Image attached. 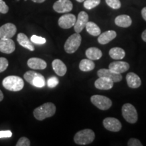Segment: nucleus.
<instances>
[{
	"label": "nucleus",
	"mask_w": 146,
	"mask_h": 146,
	"mask_svg": "<svg viewBox=\"0 0 146 146\" xmlns=\"http://www.w3.org/2000/svg\"><path fill=\"white\" fill-rule=\"evenodd\" d=\"M76 1H78V2H79V3H81V2H83L85 0H76Z\"/></svg>",
	"instance_id": "40"
},
{
	"label": "nucleus",
	"mask_w": 146,
	"mask_h": 146,
	"mask_svg": "<svg viewBox=\"0 0 146 146\" xmlns=\"http://www.w3.org/2000/svg\"><path fill=\"white\" fill-rule=\"evenodd\" d=\"M128 146H142L143 144L141 143V141L137 139L131 138L129 140L127 143Z\"/></svg>",
	"instance_id": "33"
},
{
	"label": "nucleus",
	"mask_w": 146,
	"mask_h": 146,
	"mask_svg": "<svg viewBox=\"0 0 146 146\" xmlns=\"http://www.w3.org/2000/svg\"><path fill=\"white\" fill-rule=\"evenodd\" d=\"M12 133L10 131H0V138L11 137Z\"/></svg>",
	"instance_id": "35"
},
{
	"label": "nucleus",
	"mask_w": 146,
	"mask_h": 146,
	"mask_svg": "<svg viewBox=\"0 0 146 146\" xmlns=\"http://www.w3.org/2000/svg\"><path fill=\"white\" fill-rule=\"evenodd\" d=\"M130 66L126 62L123 61H116L111 62L109 64V69L113 71L114 72L121 74V73L125 72L126 71L129 70Z\"/></svg>",
	"instance_id": "15"
},
{
	"label": "nucleus",
	"mask_w": 146,
	"mask_h": 146,
	"mask_svg": "<svg viewBox=\"0 0 146 146\" xmlns=\"http://www.w3.org/2000/svg\"><path fill=\"white\" fill-rule=\"evenodd\" d=\"M83 2V5L85 8L87 10H91L98 6L101 2V0H85Z\"/></svg>",
	"instance_id": "27"
},
{
	"label": "nucleus",
	"mask_w": 146,
	"mask_h": 146,
	"mask_svg": "<svg viewBox=\"0 0 146 146\" xmlns=\"http://www.w3.org/2000/svg\"><path fill=\"white\" fill-rule=\"evenodd\" d=\"M24 78L34 87L42 88L45 85V80L42 74L34 71H27L24 74Z\"/></svg>",
	"instance_id": "4"
},
{
	"label": "nucleus",
	"mask_w": 146,
	"mask_h": 146,
	"mask_svg": "<svg viewBox=\"0 0 146 146\" xmlns=\"http://www.w3.org/2000/svg\"><path fill=\"white\" fill-rule=\"evenodd\" d=\"M122 114L126 121L134 124L138 120V114L135 108L131 104H125L122 108Z\"/></svg>",
	"instance_id": "6"
},
{
	"label": "nucleus",
	"mask_w": 146,
	"mask_h": 146,
	"mask_svg": "<svg viewBox=\"0 0 146 146\" xmlns=\"http://www.w3.org/2000/svg\"><path fill=\"white\" fill-rule=\"evenodd\" d=\"M114 82L106 77H99L95 81V87L100 90H109L114 86Z\"/></svg>",
	"instance_id": "16"
},
{
	"label": "nucleus",
	"mask_w": 146,
	"mask_h": 146,
	"mask_svg": "<svg viewBox=\"0 0 146 146\" xmlns=\"http://www.w3.org/2000/svg\"><path fill=\"white\" fill-rule=\"evenodd\" d=\"M76 18L74 14H66L60 17L58 20V25L64 29H68L74 27L76 23Z\"/></svg>",
	"instance_id": "10"
},
{
	"label": "nucleus",
	"mask_w": 146,
	"mask_h": 146,
	"mask_svg": "<svg viewBox=\"0 0 146 146\" xmlns=\"http://www.w3.org/2000/svg\"><path fill=\"white\" fill-rule=\"evenodd\" d=\"M98 75L99 77H106L112 80L114 83H118L122 81L123 76L121 74L114 72L110 69L102 68L98 71Z\"/></svg>",
	"instance_id": "13"
},
{
	"label": "nucleus",
	"mask_w": 146,
	"mask_h": 146,
	"mask_svg": "<svg viewBox=\"0 0 146 146\" xmlns=\"http://www.w3.org/2000/svg\"><path fill=\"white\" fill-rule=\"evenodd\" d=\"M95 139V133L91 129H84L78 131L74 137V141L78 145H87Z\"/></svg>",
	"instance_id": "3"
},
{
	"label": "nucleus",
	"mask_w": 146,
	"mask_h": 146,
	"mask_svg": "<svg viewBox=\"0 0 146 146\" xmlns=\"http://www.w3.org/2000/svg\"><path fill=\"white\" fill-rule=\"evenodd\" d=\"M16 27L12 23H6L0 27V39H11L16 33Z\"/></svg>",
	"instance_id": "8"
},
{
	"label": "nucleus",
	"mask_w": 146,
	"mask_h": 146,
	"mask_svg": "<svg viewBox=\"0 0 146 146\" xmlns=\"http://www.w3.org/2000/svg\"><path fill=\"white\" fill-rule=\"evenodd\" d=\"M16 46L11 39H0V52L5 54H12L15 51Z\"/></svg>",
	"instance_id": "14"
},
{
	"label": "nucleus",
	"mask_w": 146,
	"mask_h": 146,
	"mask_svg": "<svg viewBox=\"0 0 146 146\" xmlns=\"http://www.w3.org/2000/svg\"><path fill=\"white\" fill-rule=\"evenodd\" d=\"M116 37V33L114 31H108L100 34L98 36V41L102 45H106L108 43Z\"/></svg>",
	"instance_id": "19"
},
{
	"label": "nucleus",
	"mask_w": 146,
	"mask_h": 146,
	"mask_svg": "<svg viewBox=\"0 0 146 146\" xmlns=\"http://www.w3.org/2000/svg\"><path fill=\"white\" fill-rule=\"evenodd\" d=\"M9 10L8 6L3 0H0V12L2 14L8 13Z\"/></svg>",
	"instance_id": "34"
},
{
	"label": "nucleus",
	"mask_w": 146,
	"mask_h": 146,
	"mask_svg": "<svg viewBox=\"0 0 146 146\" xmlns=\"http://www.w3.org/2000/svg\"><path fill=\"white\" fill-rule=\"evenodd\" d=\"M103 125L107 130L112 132H118L122 128V125L119 120L112 117L105 118L103 121Z\"/></svg>",
	"instance_id": "12"
},
{
	"label": "nucleus",
	"mask_w": 146,
	"mask_h": 146,
	"mask_svg": "<svg viewBox=\"0 0 146 146\" xmlns=\"http://www.w3.org/2000/svg\"><path fill=\"white\" fill-rule=\"evenodd\" d=\"M27 65L29 68L35 70H43L47 67L46 62L39 58H31L29 59Z\"/></svg>",
	"instance_id": "18"
},
{
	"label": "nucleus",
	"mask_w": 146,
	"mask_h": 146,
	"mask_svg": "<svg viewBox=\"0 0 146 146\" xmlns=\"http://www.w3.org/2000/svg\"><path fill=\"white\" fill-rule=\"evenodd\" d=\"M85 54L88 59L93 61L100 59L102 56V51L97 47H89L86 50Z\"/></svg>",
	"instance_id": "23"
},
{
	"label": "nucleus",
	"mask_w": 146,
	"mask_h": 146,
	"mask_svg": "<svg viewBox=\"0 0 146 146\" xmlns=\"http://www.w3.org/2000/svg\"><path fill=\"white\" fill-rule=\"evenodd\" d=\"M126 79H127L128 86L130 88L137 89L141 85V78L134 72L128 73L126 76Z\"/></svg>",
	"instance_id": "17"
},
{
	"label": "nucleus",
	"mask_w": 146,
	"mask_h": 146,
	"mask_svg": "<svg viewBox=\"0 0 146 146\" xmlns=\"http://www.w3.org/2000/svg\"><path fill=\"white\" fill-rule=\"evenodd\" d=\"M31 145V142L30 140L28 138L25 137H21L19 139L17 143H16V146H30Z\"/></svg>",
	"instance_id": "32"
},
{
	"label": "nucleus",
	"mask_w": 146,
	"mask_h": 146,
	"mask_svg": "<svg viewBox=\"0 0 146 146\" xmlns=\"http://www.w3.org/2000/svg\"><path fill=\"white\" fill-rule=\"evenodd\" d=\"M8 66V61L6 58H0V73L6 70Z\"/></svg>",
	"instance_id": "31"
},
{
	"label": "nucleus",
	"mask_w": 146,
	"mask_h": 146,
	"mask_svg": "<svg viewBox=\"0 0 146 146\" xmlns=\"http://www.w3.org/2000/svg\"><path fill=\"white\" fill-rule=\"evenodd\" d=\"M53 8L58 13H66L73 8V4L70 0H58L54 3Z\"/></svg>",
	"instance_id": "9"
},
{
	"label": "nucleus",
	"mask_w": 146,
	"mask_h": 146,
	"mask_svg": "<svg viewBox=\"0 0 146 146\" xmlns=\"http://www.w3.org/2000/svg\"><path fill=\"white\" fill-rule=\"evenodd\" d=\"M79 68L83 72H89L95 68V64L93 60L89 59H83L80 62Z\"/></svg>",
	"instance_id": "25"
},
{
	"label": "nucleus",
	"mask_w": 146,
	"mask_h": 146,
	"mask_svg": "<svg viewBox=\"0 0 146 146\" xmlns=\"http://www.w3.org/2000/svg\"><path fill=\"white\" fill-rule=\"evenodd\" d=\"M31 42H33V43H35V44H38V45H43L46 43V39H45V38L35 35H32L31 37Z\"/></svg>",
	"instance_id": "29"
},
{
	"label": "nucleus",
	"mask_w": 146,
	"mask_h": 146,
	"mask_svg": "<svg viewBox=\"0 0 146 146\" xmlns=\"http://www.w3.org/2000/svg\"><path fill=\"white\" fill-rule=\"evenodd\" d=\"M89 21V16L87 12L82 11L78 15L76 23L74 25V29L76 33H80L85 28L87 23Z\"/></svg>",
	"instance_id": "11"
},
{
	"label": "nucleus",
	"mask_w": 146,
	"mask_h": 146,
	"mask_svg": "<svg viewBox=\"0 0 146 146\" xmlns=\"http://www.w3.org/2000/svg\"><path fill=\"white\" fill-rule=\"evenodd\" d=\"M18 43L21 45L22 47H25L27 50L30 51H34L35 47L33 45L31 41L29 39L28 36L24 33H19L17 36Z\"/></svg>",
	"instance_id": "21"
},
{
	"label": "nucleus",
	"mask_w": 146,
	"mask_h": 146,
	"mask_svg": "<svg viewBox=\"0 0 146 146\" xmlns=\"http://www.w3.org/2000/svg\"><path fill=\"white\" fill-rule=\"evenodd\" d=\"M141 38H142V39H143L144 41L146 42V29H145V31H144L143 33H142Z\"/></svg>",
	"instance_id": "37"
},
{
	"label": "nucleus",
	"mask_w": 146,
	"mask_h": 146,
	"mask_svg": "<svg viewBox=\"0 0 146 146\" xmlns=\"http://www.w3.org/2000/svg\"><path fill=\"white\" fill-rule=\"evenodd\" d=\"M82 38L78 33L69 36L64 44V50L68 54H73L78 50L81 45Z\"/></svg>",
	"instance_id": "5"
},
{
	"label": "nucleus",
	"mask_w": 146,
	"mask_h": 146,
	"mask_svg": "<svg viewBox=\"0 0 146 146\" xmlns=\"http://www.w3.org/2000/svg\"><path fill=\"white\" fill-rule=\"evenodd\" d=\"M52 68L55 72L60 76H63L67 71L66 66L59 59H56L52 62Z\"/></svg>",
	"instance_id": "20"
},
{
	"label": "nucleus",
	"mask_w": 146,
	"mask_h": 146,
	"mask_svg": "<svg viewBox=\"0 0 146 146\" xmlns=\"http://www.w3.org/2000/svg\"><path fill=\"white\" fill-rule=\"evenodd\" d=\"M3 99V94L2 91L0 90V102H1Z\"/></svg>",
	"instance_id": "39"
},
{
	"label": "nucleus",
	"mask_w": 146,
	"mask_h": 146,
	"mask_svg": "<svg viewBox=\"0 0 146 146\" xmlns=\"http://www.w3.org/2000/svg\"><path fill=\"white\" fill-rule=\"evenodd\" d=\"M85 28H86L87 33L92 36H99L101 34V30H100V27L93 22L88 21L85 26Z\"/></svg>",
	"instance_id": "26"
},
{
	"label": "nucleus",
	"mask_w": 146,
	"mask_h": 146,
	"mask_svg": "<svg viewBox=\"0 0 146 146\" xmlns=\"http://www.w3.org/2000/svg\"><path fill=\"white\" fill-rule=\"evenodd\" d=\"M109 55L114 60H122L125 58V52L120 47H113L110 50Z\"/></svg>",
	"instance_id": "24"
},
{
	"label": "nucleus",
	"mask_w": 146,
	"mask_h": 146,
	"mask_svg": "<svg viewBox=\"0 0 146 146\" xmlns=\"http://www.w3.org/2000/svg\"><path fill=\"white\" fill-rule=\"evenodd\" d=\"M114 23L118 27L127 28V27H130L132 24V20L129 16L123 14V15L118 16L115 18Z\"/></svg>",
	"instance_id": "22"
},
{
	"label": "nucleus",
	"mask_w": 146,
	"mask_h": 146,
	"mask_svg": "<svg viewBox=\"0 0 146 146\" xmlns=\"http://www.w3.org/2000/svg\"><path fill=\"white\" fill-rule=\"evenodd\" d=\"M59 83V80L56 76H52L47 80V86L50 88H54Z\"/></svg>",
	"instance_id": "30"
},
{
	"label": "nucleus",
	"mask_w": 146,
	"mask_h": 146,
	"mask_svg": "<svg viewBox=\"0 0 146 146\" xmlns=\"http://www.w3.org/2000/svg\"><path fill=\"white\" fill-rule=\"evenodd\" d=\"M91 102L94 106L102 110H107L112 106V101L110 98L100 95H94L91 96Z\"/></svg>",
	"instance_id": "7"
},
{
	"label": "nucleus",
	"mask_w": 146,
	"mask_h": 146,
	"mask_svg": "<svg viewBox=\"0 0 146 146\" xmlns=\"http://www.w3.org/2000/svg\"><path fill=\"white\" fill-rule=\"evenodd\" d=\"M106 2L109 7L114 10H117L121 7V3L120 0H106Z\"/></svg>",
	"instance_id": "28"
},
{
	"label": "nucleus",
	"mask_w": 146,
	"mask_h": 146,
	"mask_svg": "<svg viewBox=\"0 0 146 146\" xmlns=\"http://www.w3.org/2000/svg\"><path fill=\"white\" fill-rule=\"evenodd\" d=\"M35 3H43L44 2V1H45V0H32Z\"/></svg>",
	"instance_id": "38"
},
{
	"label": "nucleus",
	"mask_w": 146,
	"mask_h": 146,
	"mask_svg": "<svg viewBox=\"0 0 146 146\" xmlns=\"http://www.w3.org/2000/svg\"><path fill=\"white\" fill-rule=\"evenodd\" d=\"M141 15H142V17H143V19L146 21V7H145V8H143V9H142Z\"/></svg>",
	"instance_id": "36"
},
{
	"label": "nucleus",
	"mask_w": 146,
	"mask_h": 146,
	"mask_svg": "<svg viewBox=\"0 0 146 146\" xmlns=\"http://www.w3.org/2000/svg\"><path fill=\"white\" fill-rule=\"evenodd\" d=\"M56 107L52 102L43 104L34 110L33 115L38 120H43L47 118H50L56 113Z\"/></svg>",
	"instance_id": "1"
},
{
	"label": "nucleus",
	"mask_w": 146,
	"mask_h": 146,
	"mask_svg": "<svg viewBox=\"0 0 146 146\" xmlns=\"http://www.w3.org/2000/svg\"><path fill=\"white\" fill-rule=\"evenodd\" d=\"M2 85L5 89L12 91H19L23 89L25 83L23 79L18 76H8L2 81Z\"/></svg>",
	"instance_id": "2"
}]
</instances>
